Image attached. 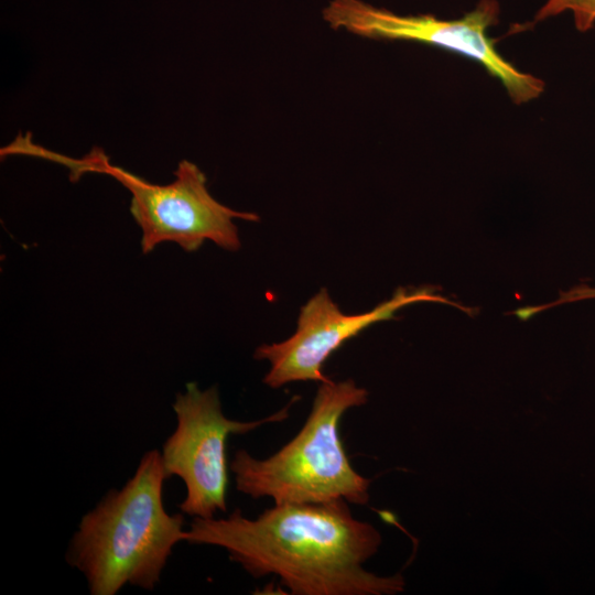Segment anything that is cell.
Listing matches in <instances>:
<instances>
[{"label": "cell", "mask_w": 595, "mask_h": 595, "mask_svg": "<svg viewBox=\"0 0 595 595\" xmlns=\"http://www.w3.org/2000/svg\"><path fill=\"white\" fill-rule=\"evenodd\" d=\"M190 544L214 545L253 577L275 575L294 595H390L403 592L398 573L364 569L381 544L379 531L356 519L345 500L274 504L250 519L194 518L184 531Z\"/></svg>", "instance_id": "1"}, {"label": "cell", "mask_w": 595, "mask_h": 595, "mask_svg": "<svg viewBox=\"0 0 595 595\" xmlns=\"http://www.w3.org/2000/svg\"><path fill=\"white\" fill-rule=\"evenodd\" d=\"M167 478L161 452L150 450L120 489L83 516L66 561L84 575L91 595H115L126 585L152 591L159 584L185 531L183 512L164 507Z\"/></svg>", "instance_id": "2"}, {"label": "cell", "mask_w": 595, "mask_h": 595, "mask_svg": "<svg viewBox=\"0 0 595 595\" xmlns=\"http://www.w3.org/2000/svg\"><path fill=\"white\" fill-rule=\"evenodd\" d=\"M368 401L353 379L322 382L301 430L266 458L238 450L229 464L238 491L274 504H324L345 500L367 505L371 480L355 470L339 424L344 414Z\"/></svg>", "instance_id": "3"}, {"label": "cell", "mask_w": 595, "mask_h": 595, "mask_svg": "<svg viewBox=\"0 0 595 595\" xmlns=\"http://www.w3.org/2000/svg\"><path fill=\"white\" fill-rule=\"evenodd\" d=\"M29 153L68 167L75 180L84 173H100L122 184L131 194L130 213L142 231L144 255L167 241L187 252L199 249L205 240L237 251L241 242L234 219L259 220L255 213L235 210L215 199L207 190L205 174L187 160L178 163L172 183L160 185L111 164L98 148L82 159L67 158L34 143Z\"/></svg>", "instance_id": "4"}, {"label": "cell", "mask_w": 595, "mask_h": 595, "mask_svg": "<svg viewBox=\"0 0 595 595\" xmlns=\"http://www.w3.org/2000/svg\"><path fill=\"white\" fill-rule=\"evenodd\" d=\"M296 399L261 420L237 421L223 413L217 387L202 390L195 382H188L172 404L176 428L161 452L167 477L176 476L185 485L186 495L178 505L181 512L205 519L214 518L217 511L226 512L228 437L284 421Z\"/></svg>", "instance_id": "5"}, {"label": "cell", "mask_w": 595, "mask_h": 595, "mask_svg": "<svg viewBox=\"0 0 595 595\" xmlns=\"http://www.w3.org/2000/svg\"><path fill=\"white\" fill-rule=\"evenodd\" d=\"M499 4L480 0L476 8L455 20L431 14L398 15L360 0H333L323 17L335 30L345 29L375 40L414 41L457 53L482 64L507 89L515 104L538 98L544 82L517 69L495 48L487 29L498 22Z\"/></svg>", "instance_id": "6"}, {"label": "cell", "mask_w": 595, "mask_h": 595, "mask_svg": "<svg viewBox=\"0 0 595 595\" xmlns=\"http://www.w3.org/2000/svg\"><path fill=\"white\" fill-rule=\"evenodd\" d=\"M422 301L452 304L466 311L428 286L413 291L399 288L391 299L372 310L346 314L322 288L301 307L292 336L280 343L262 344L255 350V359L270 365L263 382L277 389L295 381H331L323 367L334 351L372 324L392 320L403 306Z\"/></svg>", "instance_id": "7"}, {"label": "cell", "mask_w": 595, "mask_h": 595, "mask_svg": "<svg viewBox=\"0 0 595 595\" xmlns=\"http://www.w3.org/2000/svg\"><path fill=\"white\" fill-rule=\"evenodd\" d=\"M572 11L574 23L580 32H586L595 24V0H547L536 14L534 21Z\"/></svg>", "instance_id": "8"}, {"label": "cell", "mask_w": 595, "mask_h": 595, "mask_svg": "<svg viewBox=\"0 0 595 595\" xmlns=\"http://www.w3.org/2000/svg\"><path fill=\"white\" fill-rule=\"evenodd\" d=\"M594 298H595V289L582 285V286H577L567 292L562 293L558 301L550 303L547 306L542 305L538 307L536 306L522 307L513 312V314H516L518 317L522 320H527L531 317L532 315H534L536 313H539L542 310H545L548 307H552V306L560 305L563 303H569V302L594 299Z\"/></svg>", "instance_id": "9"}]
</instances>
